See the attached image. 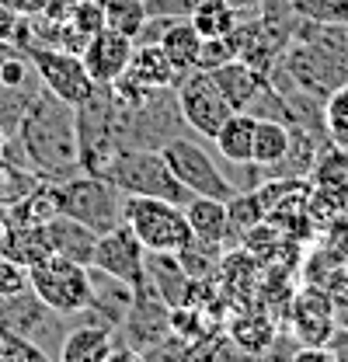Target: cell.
<instances>
[{"label": "cell", "mask_w": 348, "mask_h": 362, "mask_svg": "<svg viewBox=\"0 0 348 362\" xmlns=\"http://www.w3.org/2000/svg\"><path fill=\"white\" fill-rule=\"evenodd\" d=\"M18 143L28 171L42 181H66L81 175L77 146V108L59 101L49 90H35L18 119Z\"/></svg>", "instance_id": "obj_1"}, {"label": "cell", "mask_w": 348, "mask_h": 362, "mask_svg": "<svg viewBox=\"0 0 348 362\" xmlns=\"http://www.w3.org/2000/svg\"><path fill=\"white\" fill-rule=\"evenodd\" d=\"M272 70L282 74L289 88L324 101L331 90L348 84V25L303 21Z\"/></svg>", "instance_id": "obj_2"}, {"label": "cell", "mask_w": 348, "mask_h": 362, "mask_svg": "<svg viewBox=\"0 0 348 362\" xmlns=\"http://www.w3.org/2000/svg\"><path fill=\"white\" fill-rule=\"evenodd\" d=\"M101 178H108L122 195H153V199H168L178 206H185L192 199V192L178 181L168 157L161 153V146H122V150H115V157L105 164Z\"/></svg>", "instance_id": "obj_3"}, {"label": "cell", "mask_w": 348, "mask_h": 362, "mask_svg": "<svg viewBox=\"0 0 348 362\" xmlns=\"http://www.w3.org/2000/svg\"><path fill=\"white\" fill-rule=\"evenodd\" d=\"M122 223L139 237L150 255H178L195 240L185 206L153 195H122Z\"/></svg>", "instance_id": "obj_4"}, {"label": "cell", "mask_w": 348, "mask_h": 362, "mask_svg": "<svg viewBox=\"0 0 348 362\" xmlns=\"http://www.w3.org/2000/svg\"><path fill=\"white\" fill-rule=\"evenodd\" d=\"M56 185V202L63 216H74L84 226H91L98 237L105 230L122 223V192L101 175H74L66 181H52Z\"/></svg>", "instance_id": "obj_5"}, {"label": "cell", "mask_w": 348, "mask_h": 362, "mask_svg": "<svg viewBox=\"0 0 348 362\" xmlns=\"http://www.w3.org/2000/svg\"><path fill=\"white\" fill-rule=\"evenodd\" d=\"M28 282H32V293L45 307L63 317L87 314V307H91L87 265H77L63 255H49L42 262H35L28 269Z\"/></svg>", "instance_id": "obj_6"}, {"label": "cell", "mask_w": 348, "mask_h": 362, "mask_svg": "<svg viewBox=\"0 0 348 362\" xmlns=\"http://www.w3.org/2000/svg\"><path fill=\"white\" fill-rule=\"evenodd\" d=\"M161 153L168 157L171 171L178 175V181L192 192V195H209V199H219V202H230L240 188L219 171V164L213 160V153L195 143V139H185V136H174L161 146Z\"/></svg>", "instance_id": "obj_7"}, {"label": "cell", "mask_w": 348, "mask_h": 362, "mask_svg": "<svg viewBox=\"0 0 348 362\" xmlns=\"http://www.w3.org/2000/svg\"><path fill=\"white\" fill-rule=\"evenodd\" d=\"M35 77L49 94H56L59 101H66L70 108H81L87 98L98 90V84L91 81L81 52H63V49H49V45H25Z\"/></svg>", "instance_id": "obj_8"}, {"label": "cell", "mask_w": 348, "mask_h": 362, "mask_svg": "<svg viewBox=\"0 0 348 362\" xmlns=\"http://www.w3.org/2000/svg\"><path fill=\"white\" fill-rule=\"evenodd\" d=\"M174 98H178L181 122L192 133L206 136V139H213L219 133V126L233 115V108L226 105V98L213 84L209 70H188V74H181L178 84H174Z\"/></svg>", "instance_id": "obj_9"}, {"label": "cell", "mask_w": 348, "mask_h": 362, "mask_svg": "<svg viewBox=\"0 0 348 362\" xmlns=\"http://www.w3.org/2000/svg\"><path fill=\"white\" fill-rule=\"evenodd\" d=\"M0 331L32 341L35 349H42L45 356H52L49 345H45V331L66 334V331H63V314L49 310L32 289H25V293H18V296H0Z\"/></svg>", "instance_id": "obj_10"}, {"label": "cell", "mask_w": 348, "mask_h": 362, "mask_svg": "<svg viewBox=\"0 0 348 362\" xmlns=\"http://www.w3.org/2000/svg\"><path fill=\"white\" fill-rule=\"evenodd\" d=\"M98 269L112 272L119 279H126L132 289L143 286L150 275H146V247L139 244V237L132 233L126 223L112 226L98 237V247H94V262Z\"/></svg>", "instance_id": "obj_11"}, {"label": "cell", "mask_w": 348, "mask_h": 362, "mask_svg": "<svg viewBox=\"0 0 348 362\" xmlns=\"http://www.w3.org/2000/svg\"><path fill=\"white\" fill-rule=\"evenodd\" d=\"M132 39L129 35H122V32H115V28H101V32H94L87 45L81 49V59H84L87 74H91V81L101 88V84H112V81H119L122 74H126V66H129V56H132Z\"/></svg>", "instance_id": "obj_12"}, {"label": "cell", "mask_w": 348, "mask_h": 362, "mask_svg": "<svg viewBox=\"0 0 348 362\" xmlns=\"http://www.w3.org/2000/svg\"><path fill=\"white\" fill-rule=\"evenodd\" d=\"M293 338L300 345H324L335 338V307L331 296L320 289H303L293 300Z\"/></svg>", "instance_id": "obj_13"}, {"label": "cell", "mask_w": 348, "mask_h": 362, "mask_svg": "<svg viewBox=\"0 0 348 362\" xmlns=\"http://www.w3.org/2000/svg\"><path fill=\"white\" fill-rule=\"evenodd\" d=\"M87 279H91V307H87V310H94V314L101 317L105 324H112V327H122V320H126L132 310L136 289H132L126 279L98 269V265H87Z\"/></svg>", "instance_id": "obj_14"}, {"label": "cell", "mask_w": 348, "mask_h": 362, "mask_svg": "<svg viewBox=\"0 0 348 362\" xmlns=\"http://www.w3.org/2000/svg\"><path fill=\"white\" fill-rule=\"evenodd\" d=\"M45 240L52 247V255H63L77 265H91L94 262V247H98V233L84 226L81 220L74 216H63L56 213L52 220H45Z\"/></svg>", "instance_id": "obj_15"}, {"label": "cell", "mask_w": 348, "mask_h": 362, "mask_svg": "<svg viewBox=\"0 0 348 362\" xmlns=\"http://www.w3.org/2000/svg\"><path fill=\"white\" fill-rule=\"evenodd\" d=\"M126 77H132L139 88L146 90H164L178 84L181 70L171 63V56L161 49V42H136L129 56V66H126Z\"/></svg>", "instance_id": "obj_16"}, {"label": "cell", "mask_w": 348, "mask_h": 362, "mask_svg": "<svg viewBox=\"0 0 348 362\" xmlns=\"http://www.w3.org/2000/svg\"><path fill=\"white\" fill-rule=\"evenodd\" d=\"M185 216H188V226H192L195 244L223 247V244L233 237L226 202H219V199H209V195H192V199L185 202Z\"/></svg>", "instance_id": "obj_17"}, {"label": "cell", "mask_w": 348, "mask_h": 362, "mask_svg": "<svg viewBox=\"0 0 348 362\" xmlns=\"http://www.w3.org/2000/svg\"><path fill=\"white\" fill-rule=\"evenodd\" d=\"M115 349V327L98 320V324H84V327H70L59 341V356L63 362H105L112 359Z\"/></svg>", "instance_id": "obj_18"}, {"label": "cell", "mask_w": 348, "mask_h": 362, "mask_svg": "<svg viewBox=\"0 0 348 362\" xmlns=\"http://www.w3.org/2000/svg\"><path fill=\"white\" fill-rule=\"evenodd\" d=\"M209 77H213V84L219 88V94L226 98V105H230L233 112L251 108V105L258 101L261 88L268 84L258 70H251L244 59H230V63H223V66H216V70H209Z\"/></svg>", "instance_id": "obj_19"}, {"label": "cell", "mask_w": 348, "mask_h": 362, "mask_svg": "<svg viewBox=\"0 0 348 362\" xmlns=\"http://www.w3.org/2000/svg\"><path fill=\"white\" fill-rule=\"evenodd\" d=\"M255 129H258V115H255L251 108L233 112V115L219 126V133L213 136L219 157L230 160V164H240V168H255V164H251V153H255Z\"/></svg>", "instance_id": "obj_20"}, {"label": "cell", "mask_w": 348, "mask_h": 362, "mask_svg": "<svg viewBox=\"0 0 348 362\" xmlns=\"http://www.w3.org/2000/svg\"><path fill=\"white\" fill-rule=\"evenodd\" d=\"M289 139H293L289 122H279V119H272V115H258L251 164L258 168L261 175H268V171H272V168H279V164H282V157L289 153Z\"/></svg>", "instance_id": "obj_21"}, {"label": "cell", "mask_w": 348, "mask_h": 362, "mask_svg": "<svg viewBox=\"0 0 348 362\" xmlns=\"http://www.w3.org/2000/svg\"><path fill=\"white\" fill-rule=\"evenodd\" d=\"M0 255H7V258H14V262H21V265H35V262H42L52 255V247H49V240H45V226L39 223H11V230L4 233V240H0Z\"/></svg>", "instance_id": "obj_22"}, {"label": "cell", "mask_w": 348, "mask_h": 362, "mask_svg": "<svg viewBox=\"0 0 348 362\" xmlns=\"http://www.w3.org/2000/svg\"><path fill=\"white\" fill-rule=\"evenodd\" d=\"M161 49L171 56V63L181 70V74H188V70H195V59H199V45H202V35L195 32V25L188 21V18H174L171 25L161 32Z\"/></svg>", "instance_id": "obj_23"}, {"label": "cell", "mask_w": 348, "mask_h": 362, "mask_svg": "<svg viewBox=\"0 0 348 362\" xmlns=\"http://www.w3.org/2000/svg\"><path fill=\"white\" fill-rule=\"evenodd\" d=\"M188 21L195 25L202 39H216V35H230L240 25V11L230 0H199Z\"/></svg>", "instance_id": "obj_24"}, {"label": "cell", "mask_w": 348, "mask_h": 362, "mask_svg": "<svg viewBox=\"0 0 348 362\" xmlns=\"http://www.w3.org/2000/svg\"><path fill=\"white\" fill-rule=\"evenodd\" d=\"M230 338H233L244 352L261 356V352H268L272 341H275V324L265 314H244L230 324Z\"/></svg>", "instance_id": "obj_25"}, {"label": "cell", "mask_w": 348, "mask_h": 362, "mask_svg": "<svg viewBox=\"0 0 348 362\" xmlns=\"http://www.w3.org/2000/svg\"><path fill=\"white\" fill-rule=\"evenodd\" d=\"M146 0H105V25L129 35L132 42L139 39L143 25H146Z\"/></svg>", "instance_id": "obj_26"}, {"label": "cell", "mask_w": 348, "mask_h": 362, "mask_svg": "<svg viewBox=\"0 0 348 362\" xmlns=\"http://www.w3.org/2000/svg\"><path fill=\"white\" fill-rule=\"evenodd\" d=\"M324 136L335 150H348V84L324 98Z\"/></svg>", "instance_id": "obj_27"}, {"label": "cell", "mask_w": 348, "mask_h": 362, "mask_svg": "<svg viewBox=\"0 0 348 362\" xmlns=\"http://www.w3.org/2000/svg\"><path fill=\"white\" fill-rule=\"evenodd\" d=\"M226 213H230L233 237H244L248 230H255L258 223H265V206H261L258 192H237V195L226 202Z\"/></svg>", "instance_id": "obj_28"}, {"label": "cell", "mask_w": 348, "mask_h": 362, "mask_svg": "<svg viewBox=\"0 0 348 362\" xmlns=\"http://www.w3.org/2000/svg\"><path fill=\"white\" fill-rule=\"evenodd\" d=\"M303 21L317 25H348V0H286Z\"/></svg>", "instance_id": "obj_29"}, {"label": "cell", "mask_w": 348, "mask_h": 362, "mask_svg": "<svg viewBox=\"0 0 348 362\" xmlns=\"http://www.w3.org/2000/svg\"><path fill=\"white\" fill-rule=\"evenodd\" d=\"M230 59H237V39H233V32L230 35H216V39H202L195 70H216V66L230 63Z\"/></svg>", "instance_id": "obj_30"}, {"label": "cell", "mask_w": 348, "mask_h": 362, "mask_svg": "<svg viewBox=\"0 0 348 362\" xmlns=\"http://www.w3.org/2000/svg\"><path fill=\"white\" fill-rule=\"evenodd\" d=\"M70 25H74L84 39H91L94 32H101V28H105V0H81V4L74 7Z\"/></svg>", "instance_id": "obj_31"}, {"label": "cell", "mask_w": 348, "mask_h": 362, "mask_svg": "<svg viewBox=\"0 0 348 362\" xmlns=\"http://www.w3.org/2000/svg\"><path fill=\"white\" fill-rule=\"evenodd\" d=\"M25 289H32L28 265H21V262L0 255V296H18V293H25Z\"/></svg>", "instance_id": "obj_32"}, {"label": "cell", "mask_w": 348, "mask_h": 362, "mask_svg": "<svg viewBox=\"0 0 348 362\" xmlns=\"http://www.w3.org/2000/svg\"><path fill=\"white\" fill-rule=\"evenodd\" d=\"M21 21H25V18H21L7 0H0V49L18 42V28H21Z\"/></svg>", "instance_id": "obj_33"}, {"label": "cell", "mask_w": 348, "mask_h": 362, "mask_svg": "<svg viewBox=\"0 0 348 362\" xmlns=\"http://www.w3.org/2000/svg\"><path fill=\"white\" fill-rule=\"evenodd\" d=\"M77 4H81V0H45V7H42L39 18H45V21H70Z\"/></svg>", "instance_id": "obj_34"}, {"label": "cell", "mask_w": 348, "mask_h": 362, "mask_svg": "<svg viewBox=\"0 0 348 362\" xmlns=\"http://www.w3.org/2000/svg\"><path fill=\"white\" fill-rule=\"evenodd\" d=\"M21 18H35V14H42V7H45V0H7Z\"/></svg>", "instance_id": "obj_35"}, {"label": "cell", "mask_w": 348, "mask_h": 362, "mask_svg": "<svg viewBox=\"0 0 348 362\" xmlns=\"http://www.w3.org/2000/svg\"><path fill=\"white\" fill-rule=\"evenodd\" d=\"M4 143H7V133H4V122H0V150H4Z\"/></svg>", "instance_id": "obj_36"}]
</instances>
